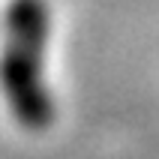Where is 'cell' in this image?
<instances>
[{"label": "cell", "mask_w": 159, "mask_h": 159, "mask_svg": "<svg viewBox=\"0 0 159 159\" xmlns=\"http://www.w3.org/2000/svg\"><path fill=\"white\" fill-rule=\"evenodd\" d=\"M51 39V9L45 0H12L6 9L3 93L12 114L30 132L54 123V96L45 84V51Z\"/></svg>", "instance_id": "1"}]
</instances>
